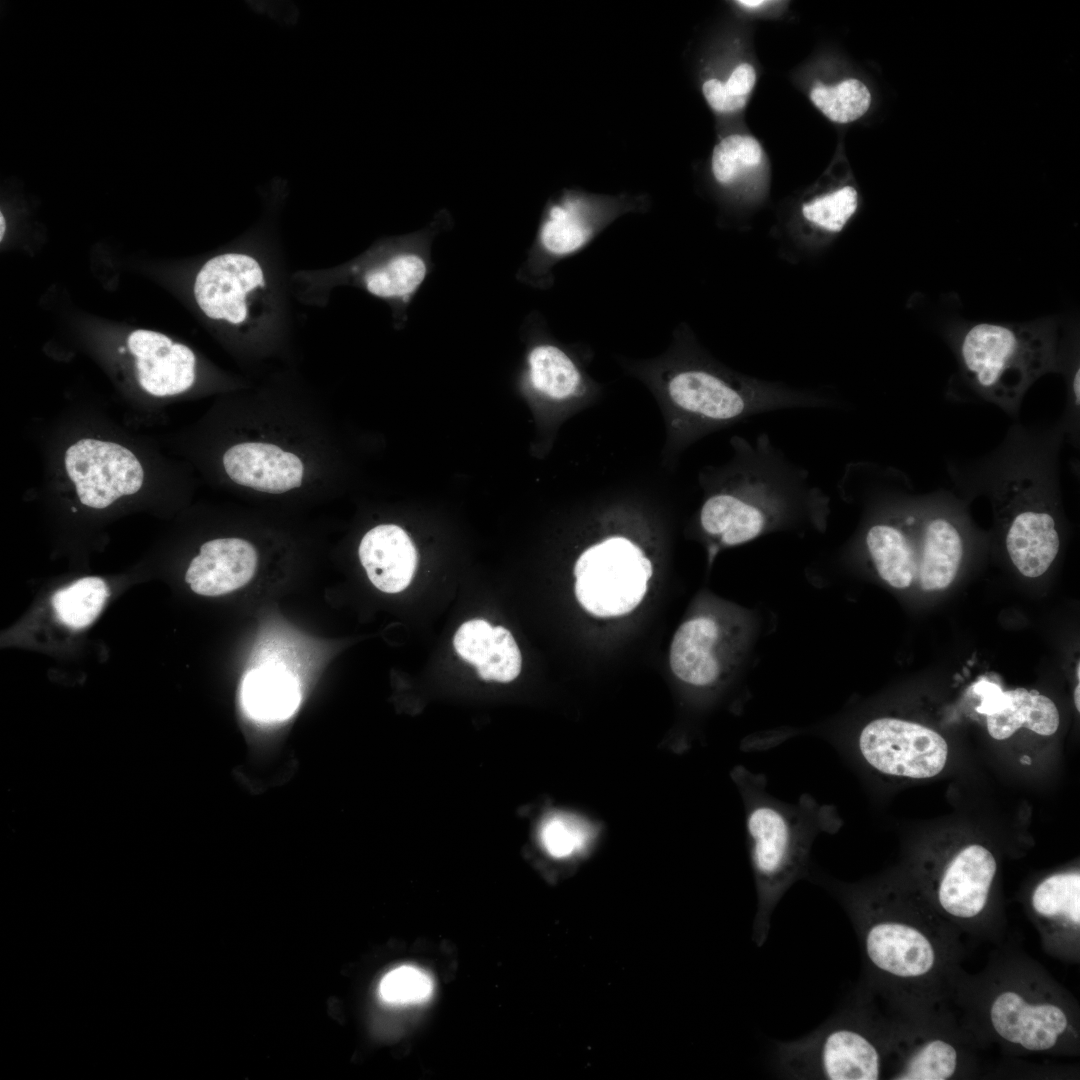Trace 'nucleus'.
Returning <instances> with one entry per match:
<instances>
[{"mask_svg": "<svg viewBox=\"0 0 1080 1080\" xmlns=\"http://www.w3.org/2000/svg\"><path fill=\"white\" fill-rule=\"evenodd\" d=\"M730 446L727 462L699 473L703 498L698 521L710 539V559L721 548L746 544L776 530L825 527L829 495L768 434L753 440L734 435Z\"/></svg>", "mask_w": 1080, "mask_h": 1080, "instance_id": "obj_1", "label": "nucleus"}, {"mask_svg": "<svg viewBox=\"0 0 1080 1080\" xmlns=\"http://www.w3.org/2000/svg\"><path fill=\"white\" fill-rule=\"evenodd\" d=\"M664 411L668 448L679 454L704 436L746 419L787 408H827L828 400L741 381L672 347L649 360L626 364Z\"/></svg>", "mask_w": 1080, "mask_h": 1080, "instance_id": "obj_2", "label": "nucleus"}, {"mask_svg": "<svg viewBox=\"0 0 1080 1080\" xmlns=\"http://www.w3.org/2000/svg\"><path fill=\"white\" fill-rule=\"evenodd\" d=\"M745 804L749 856L757 893L754 940L761 946L769 933L772 913L787 890L808 869L810 852L820 834L841 827L835 806L802 794L794 803L767 791L764 774L737 771Z\"/></svg>", "mask_w": 1080, "mask_h": 1080, "instance_id": "obj_3", "label": "nucleus"}, {"mask_svg": "<svg viewBox=\"0 0 1080 1080\" xmlns=\"http://www.w3.org/2000/svg\"><path fill=\"white\" fill-rule=\"evenodd\" d=\"M1067 339L1066 326L1052 317L1023 323L964 322L950 334L966 383L1014 416L1037 379L1063 372Z\"/></svg>", "mask_w": 1080, "mask_h": 1080, "instance_id": "obj_4", "label": "nucleus"}, {"mask_svg": "<svg viewBox=\"0 0 1080 1080\" xmlns=\"http://www.w3.org/2000/svg\"><path fill=\"white\" fill-rule=\"evenodd\" d=\"M858 927L869 968L880 982L898 989L930 975L939 951L907 910L902 891L884 885L861 890L839 887Z\"/></svg>", "mask_w": 1080, "mask_h": 1080, "instance_id": "obj_5", "label": "nucleus"}, {"mask_svg": "<svg viewBox=\"0 0 1080 1080\" xmlns=\"http://www.w3.org/2000/svg\"><path fill=\"white\" fill-rule=\"evenodd\" d=\"M650 204V197L643 193L598 194L579 188L562 189L545 204L518 278L533 287H549L557 263L582 251L619 217L647 212Z\"/></svg>", "mask_w": 1080, "mask_h": 1080, "instance_id": "obj_6", "label": "nucleus"}, {"mask_svg": "<svg viewBox=\"0 0 1080 1080\" xmlns=\"http://www.w3.org/2000/svg\"><path fill=\"white\" fill-rule=\"evenodd\" d=\"M781 1074L799 1079L876 1080L884 1069V1048L854 1017H835L810 1035L780 1044Z\"/></svg>", "mask_w": 1080, "mask_h": 1080, "instance_id": "obj_7", "label": "nucleus"}, {"mask_svg": "<svg viewBox=\"0 0 1080 1080\" xmlns=\"http://www.w3.org/2000/svg\"><path fill=\"white\" fill-rule=\"evenodd\" d=\"M646 559L643 550L623 536H611L588 547L574 566L578 601L598 617L629 613L647 591Z\"/></svg>", "mask_w": 1080, "mask_h": 1080, "instance_id": "obj_8", "label": "nucleus"}, {"mask_svg": "<svg viewBox=\"0 0 1080 1080\" xmlns=\"http://www.w3.org/2000/svg\"><path fill=\"white\" fill-rule=\"evenodd\" d=\"M856 747L871 769L896 778L934 777L948 757V745L939 733L893 716L867 722L858 733Z\"/></svg>", "mask_w": 1080, "mask_h": 1080, "instance_id": "obj_9", "label": "nucleus"}, {"mask_svg": "<svg viewBox=\"0 0 1080 1080\" xmlns=\"http://www.w3.org/2000/svg\"><path fill=\"white\" fill-rule=\"evenodd\" d=\"M193 293L207 317L235 327H248L265 311L267 284L263 268L254 257L225 253L201 267Z\"/></svg>", "mask_w": 1080, "mask_h": 1080, "instance_id": "obj_10", "label": "nucleus"}, {"mask_svg": "<svg viewBox=\"0 0 1080 1080\" xmlns=\"http://www.w3.org/2000/svg\"><path fill=\"white\" fill-rule=\"evenodd\" d=\"M64 463L80 502L94 509H104L122 496L135 494L144 480L137 457L114 442L81 439L66 450Z\"/></svg>", "mask_w": 1080, "mask_h": 1080, "instance_id": "obj_11", "label": "nucleus"}, {"mask_svg": "<svg viewBox=\"0 0 1080 1080\" xmlns=\"http://www.w3.org/2000/svg\"><path fill=\"white\" fill-rule=\"evenodd\" d=\"M533 319L538 334L526 354V383L547 400L586 406L600 393V385L587 372L590 354L579 355L575 349L547 338L541 316Z\"/></svg>", "mask_w": 1080, "mask_h": 1080, "instance_id": "obj_12", "label": "nucleus"}, {"mask_svg": "<svg viewBox=\"0 0 1080 1080\" xmlns=\"http://www.w3.org/2000/svg\"><path fill=\"white\" fill-rule=\"evenodd\" d=\"M989 1017L1002 1039L1029 1051L1052 1049L1069 1026L1068 1015L1058 1004L1027 1000L1013 989L1003 990L993 998Z\"/></svg>", "mask_w": 1080, "mask_h": 1080, "instance_id": "obj_13", "label": "nucleus"}, {"mask_svg": "<svg viewBox=\"0 0 1080 1080\" xmlns=\"http://www.w3.org/2000/svg\"><path fill=\"white\" fill-rule=\"evenodd\" d=\"M127 346L135 358L138 382L149 394L177 395L193 385L196 358L186 345L160 332L138 329L128 335Z\"/></svg>", "mask_w": 1080, "mask_h": 1080, "instance_id": "obj_14", "label": "nucleus"}, {"mask_svg": "<svg viewBox=\"0 0 1080 1080\" xmlns=\"http://www.w3.org/2000/svg\"><path fill=\"white\" fill-rule=\"evenodd\" d=\"M997 871L992 852L981 844L961 848L945 865L937 884L941 909L959 920L978 917L986 908Z\"/></svg>", "mask_w": 1080, "mask_h": 1080, "instance_id": "obj_15", "label": "nucleus"}, {"mask_svg": "<svg viewBox=\"0 0 1080 1080\" xmlns=\"http://www.w3.org/2000/svg\"><path fill=\"white\" fill-rule=\"evenodd\" d=\"M433 235L434 230L427 228L402 238L399 246L363 271V287L375 297L407 305L431 269Z\"/></svg>", "mask_w": 1080, "mask_h": 1080, "instance_id": "obj_16", "label": "nucleus"}, {"mask_svg": "<svg viewBox=\"0 0 1080 1080\" xmlns=\"http://www.w3.org/2000/svg\"><path fill=\"white\" fill-rule=\"evenodd\" d=\"M229 478L256 491L281 494L301 485L304 466L298 456L264 442H243L223 455Z\"/></svg>", "mask_w": 1080, "mask_h": 1080, "instance_id": "obj_17", "label": "nucleus"}, {"mask_svg": "<svg viewBox=\"0 0 1080 1080\" xmlns=\"http://www.w3.org/2000/svg\"><path fill=\"white\" fill-rule=\"evenodd\" d=\"M258 556L251 543L240 538H219L200 547L185 580L192 591L204 596L232 592L253 577Z\"/></svg>", "mask_w": 1080, "mask_h": 1080, "instance_id": "obj_18", "label": "nucleus"}, {"mask_svg": "<svg viewBox=\"0 0 1080 1080\" xmlns=\"http://www.w3.org/2000/svg\"><path fill=\"white\" fill-rule=\"evenodd\" d=\"M359 558L372 584L386 593L404 590L417 564L411 539L401 527L392 524L376 526L364 535Z\"/></svg>", "mask_w": 1080, "mask_h": 1080, "instance_id": "obj_19", "label": "nucleus"}, {"mask_svg": "<svg viewBox=\"0 0 1080 1080\" xmlns=\"http://www.w3.org/2000/svg\"><path fill=\"white\" fill-rule=\"evenodd\" d=\"M453 644L459 656L487 681L507 683L521 671V654L512 634L504 627L473 619L457 630Z\"/></svg>", "mask_w": 1080, "mask_h": 1080, "instance_id": "obj_20", "label": "nucleus"}, {"mask_svg": "<svg viewBox=\"0 0 1080 1080\" xmlns=\"http://www.w3.org/2000/svg\"><path fill=\"white\" fill-rule=\"evenodd\" d=\"M719 624L709 616H699L683 623L676 631L670 648V666L682 681L697 687L717 682L721 664L715 654L720 640Z\"/></svg>", "mask_w": 1080, "mask_h": 1080, "instance_id": "obj_21", "label": "nucleus"}, {"mask_svg": "<svg viewBox=\"0 0 1080 1080\" xmlns=\"http://www.w3.org/2000/svg\"><path fill=\"white\" fill-rule=\"evenodd\" d=\"M1060 717L1055 703L1037 691L1017 688L1000 692L987 714V730L996 740H1005L1024 727L1042 736L1053 735Z\"/></svg>", "mask_w": 1080, "mask_h": 1080, "instance_id": "obj_22", "label": "nucleus"}, {"mask_svg": "<svg viewBox=\"0 0 1080 1080\" xmlns=\"http://www.w3.org/2000/svg\"><path fill=\"white\" fill-rule=\"evenodd\" d=\"M241 699L246 712L263 722L289 718L300 702L296 679L279 666L251 670L244 677Z\"/></svg>", "mask_w": 1080, "mask_h": 1080, "instance_id": "obj_23", "label": "nucleus"}, {"mask_svg": "<svg viewBox=\"0 0 1080 1080\" xmlns=\"http://www.w3.org/2000/svg\"><path fill=\"white\" fill-rule=\"evenodd\" d=\"M964 557V539L958 527L941 515H930L917 582L925 591L946 589L955 580Z\"/></svg>", "mask_w": 1080, "mask_h": 1080, "instance_id": "obj_24", "label": "nucleus"}, {"mask_svg": "<svg viewBox=\"0 0 1080 1080\" xmlns=\"http://www.w3.org/2000/svg\"><path fill=\"white\" fill-rule=\"evenodd\" d=\"M1031 904L1043 924L1078 933L1080 928L1079 871L1048 876L1034 889Z\"/></svg>", "mask_w": 1080, "mask_h": 1080, "instance_id": "obj_25", "label": "nucleus"}, {"mask_svg": "<svg viewBox=\"0 0 1080 1080\" xmlns=\"http://www.w3.org/2000/svg\"><path fill=\"white\" fill-rule=\"evenodd\" d=\"M109 588L99 577H84L57 591L52 605L58 619L72 629L90 625L101 612Z\"/></svg>", "mask_w": 1080, "mask_h": 1080, "instance_id": "obj_26", "label": "nucleus"}, {"mask_svg": "<svg viewBox=\"0 0 1080 1080\" xmlns=\"http://www.w3.org/2000/svg\"><path fill=\"white\" fill-rule=\"evenodd\" d=\"M958 1063L957 1050L943 1039H932L911 1052L891 1075L899 1080H945Z\"/></svg>", "mask_w": 1080, "mask_h": 1080, "instance_id": "obj_27", "label": "nucleus"}, {"mask_svg": "<svg viewBox=\"0 0 1080 1080\" xmlns=\"http://www.w3.org/2000/svg\"><path fill=\"white\" fill-rule=\"evenodd\" d=\"M810 98L826 117L837 123L860 118L871 103L868 88L857 79H846L836 86L817 83L810 92Z\"/></svg>", "mask_w": 1080, "mask_h": 1080, "instance_id": "obj_28", "label": "nucleus"}, {"mask_svg": "<svg viewBox=\"0 0 1080 1080\" xmlns=\"http://www.w3.org/2000/svg\"><path fill=\"white\" fill-rule=\"evenodd\" d=\"M762 150L756 139L740 134L723 137L713 148L711 172L721 185L733 183L746 168L758 165Z\"/></svg>", "mask_w": 1080, "mask_h": 1080, "instance_id": "obj_29", "label": "nucleus"}, {"mask_svg": "<svg viewBox=\"0 0 1080 1080\" xmlns=\"http://www.w3.org/2000/svg\"><path fill=\"white\" fill-rule=\"evenodd\" d=\"M379 996L391 1005H409L426 1002L433 992V981L424 970L402 965L386 973L379 984Z\"/></svg>", "mask_w": 1080, "mask_h": 1080, "instance_id": "obj_30", "label": "nucleus"}, {"mask_svg": "<svg viewBox=\"0 0 1080 1080\" xmlns=\"http://www.w3.org/2000/svg\"><path fill=\"white\" fill-rule=\"evenodd\" d=\"M541 841L545 850L555 858H566L582 850L590 832L584 822L565 814L548 817L541 827Z\"/></svg>", "mask_w": 1080, "mask_h": 1080, "instance_id": "obj_31", "label": "nucleus"}, {"mask_svg": "<svg viewBox=\"0 0 1080 1080\" xmlns=\"http://www.w3.org/2000/svg\"><path fill=\"white\" fill-rule=\"evenodd\" d=\"M858 206V195L851 186L819 197L802 208L805 218L829 231L839 232Z\"/></svg>", "mask_w": 1080, "mask_h": 1080, "instance_id": "obj_32", "label": "nucleus"}, {"mask_svg": "<svg viewBox=\"0 0 1080 1080\" xmlns=\"http://www.w3.org/2000/svg\"><path fill=\"white\" fill-rule=\"evenodd\" d=\"M1065 371H1066V374H1067V385H1068V407H1069L1068 415H1070L1072 420L1075 422L1076 415H1078L1077 412L1079 410V383H1080L1079 377H1080V370H1079L1078 360H1077V362H1076V360H1073L1072 361V366H1070V363L1067 361L1063 372H1065Z\"/></svg>", "mask_w": 1080, "mask_h": 1080, "instance_id": "obj_33", "label": "nucleus"}, {"mask_svg": "<svg viewBox=\"0 0 1080 1080\" xmlns=\"http://www.w3.org/2000/svg\"><path fill=\"white\" fill-rule=\"evenodd\" d=\"M737 3L742 5V6L752 8V7H757V6L763 5L764 3H766V1H763V0H739Z\"/></svg>", "mask_w": 1080, "mask_h": 1080, "instance_id": "obj_34", "label": "nucleus"}, {"mask_svg": "<svg viewBox=\"0 0 1080 1080\" xmlns=\"http://www.w3.org/2000/svg\"><path fill=\"white\" fill-rule=\"evenodd\" d=\"M1074 704L1077 711H1080V682L1077 683L1074 689Z\"/></svg>", "mask_w": 1080, "mask_h": 1080, "instance_id": "obj_35", "label": "nucleus"}, {"mask_svg": "<svg viewBox=\"0 0 1080 1080\" xmlns=\"http://www.w3.org/2000/svg\"><path fill=\"white\" fill-rule=\"evenodd\" d=\"M1021 763H1022V764H1024V765H1029V764H1031V759H1030V757H1028L1027 755H1024V756H1022V758H1021Z\"/></svg>", "mask_w": 1080, "mask_h": 1080, "instance_id": "obj_36", "label": "nucleus"}, {"mask_svg": "<svg viewBox=\"0 0 1080 1080\" xmlns=\"http://www.w3.org/2000/svg\"><path fill=\"white\" fill-rule=\"evenodd\" d=\"M1076 677H1077L1078 682H1080V662L1079 661L1077 662V666H1076Z\"/></svg>", "mask_w": 1080, "mask_h": 1080, "instance_id": "obj_37", "label": "nucleus"}]
</instances>
